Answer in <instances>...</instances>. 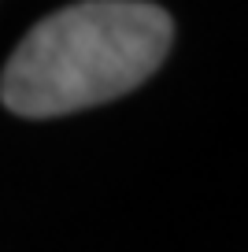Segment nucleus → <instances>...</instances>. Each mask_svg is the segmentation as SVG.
Listing matches in <instances>:
<instances>
[{
  "label": "nucleus",
  "mask_w": 248,
  "mask_h": 252,
  "mask_svg": "<svg viewBox=\"0 0 248 252\" xmlns=\"http://www.w3.org/2000/svg\"><path fill=\"white\" fill-rule=\"evenodd\" d=\"M174 41V23L145 0H86L41 19L0 74L11 115L56 119L137 89Z\"/></svg>",
  "instance_id": "1"
}]
</instances>
